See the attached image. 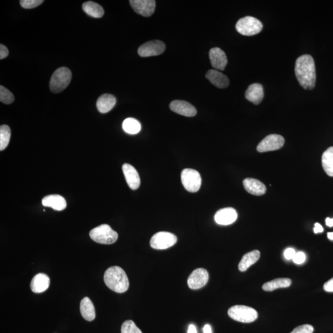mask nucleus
Segmentation results:
<instances>
[{
	"label": "nucleus",
	"instance_id": "obj_1",
	"mask_svg": "<svg viewBox=\"0 0 333 333\" xmlns=\"http://www.w3.org/2000/svg\"><path fill=\"white\" fill-rule=\"evenodd\" d=\"M295 74L302 88L310 90L314 88L316 82V70L314 60L311 56L302 55L297 59Z\"/></svg>",
	"mask_w": 333,
	"mask_h": 333
},
{
	"label": "nucleus",
	"instance_id": "obj_2",
	"mask_svg": "<svg viewBox=\"0 0 333 333\" xmlns=\"http://www.w3.org/2000/svg\"><path fill=\"white\" fill-rule=\"evenodd\" d=\"M104 281L106 286L117 293H125L129 288V281L125 271L118 266H114L106 270Z\"/></svg>",
	"mask_w": 333,
	"mask_h": 333
},
{
	"label": "nucleus",
	"instance_id": "obj_3",
	"mask_svg": "<svg viewBox=\"0 0 333 333\" xmlns=\"http://www.w3.org/2000/svg\"><path fill=\"white\" fill-rule=\"evenodd\" d=\"M72 79L71 70L61 67L55 71L50 82V88L53 93H59L68 87Z\"/></svg>",
	"mask_w": 333,
	"mask_h": 333
},
{
	"label": "nucleus",
	"instance_id": "obj_4",
	"mask_svg": "<svg viewBox=\"0 0 333 333\" xmlns=\"http://www.w3.org/2000/svg\"><path fill=\"white\" fill-rule=\"evenodd\" d=\"M89 236L94 242L103 245L113 244L118 239V234L117 232L106 224H103L91 229L89 232Z\"/></svg>",
	"mask_w": 333,
	"mask_h": 333
},
{
	"label": "nucleus",
	"instance_id": "obj_5",
	"mask_svg": "<svg viewBox=\"0 0 333 333\" xmlns=\"http://www.w3.org/2000/svg\"><path fill=\"white\" fill-rule=\"evenodd\" d=\"M228 314L233 320L245 323L253 322L258 317V313L253 308L241 305L229 308Z\"/></svg>",
	"mask_w": 333,
	"mask_h": 333
},
{
	"label": "nucleus",
	"instance_id": "obj_6",
	"mask_svg": "<svg viewBox=\"0 0 333 333\" xmlns=\"http://www.w3.org/2000/svg\"><path fill=\"white\" fill-rule=\"evenodd\" d=\"M263 25L258 19L251 16L240 19L236 24V29L240 34L253 36L262 31Z\"/></svg>",
	"mask_w": 333,
	"mask_h": 333
},
{
	"label": "nucleus",
	"instance_id": "obj_7",
	"mask_svg": "<svg viewBox=\"0 0 333 333\" xmlns=\"http://www.w3.org/2000/svg\"><path fill=\"white\" fill-rule=\"evenodd\" d=\"M181 180L184 188L191 193L198 192L202 183L200 173L192 169H185L181 172Z\"/></svg>",
	"mask_w": 333,
	"mask_h": 333
},
{
	"label": "nucleus",
	"instance_id": "obj_8",
	"mask_svg": "<svg viewBox=\"0 0 333 333\" xmlns=\"http://www.w3.org/2000/svg\"><path fill=\"white\" fill-rule=\"evenodd\" d=\"M177 242V237L175 234L169 232L161 231L151 237L150 245L155 250H163L172 247Z\"/></svg>",
	"mask_w": 333,
	"mask_h": 333
},
{
	"label": "nucleus",
	"instance_id": "obj_9",
	"mask_svg": "<svg viewBox=\"0 0 333 333\" xmlns=\"http://www.w3.org/2000/svg\"><path fill=\"white\" fill-rule=\"evenodd\" d=\"M284 139L281 135H270L262 139L257 146V150L259 153L268 152L281 149L283 147Z\"/></svg>",
	"mask_w": 333,
	"mask_h": 333
},
{
	"label": "nucleus",
	"instance_id": "obj_10",
	"mask_svg": "<svg viewBox=\"0 0 333 333\" xmlns=\"http://www.w3.org/2000/svg\"><path fill=\"white\" fill-rule=\"evenodd\" d=\"M166 50V45L160 40L148 41L142 44L138 50V55L141 57H155L163 53Z\"/></svg>",
	"mask_w": 333,
	"mask_h": 333
},
{
	"label": "nucleus",
	"instance_id": "obj_11",
	"mask_svg": "<svg viewBox=\"0 0 333 333\" xmlns=\"http://www.w3.org/2000/svg\"><path fill=\"white\" fill-rule=\"evenodd\" d=\"M209 273L204 268H197L193 271L187 278V285L190 289L199 290L208 283Z\"/></svg>",
	"mask_w": 333,
	"mask_h": 333
},
{
	"label": "nucleus",
	"instance_id": "obj_12",
	"mask_svg": "<svg viewBox=\"0 0 333 333\" xmlns=\"http://www.w3.org/2000/svg\"><path fill=\"white\" fill-rule=\"evenodd\" d=\"M130 4L135 12L144 17H150L155 13V0H131Z\"/></svg>",
	"mask_w": 333,
	"mask_h": 333
},
{
	"label": "nucleus",
	"instance_id": "obj_13",
	"mask_svg": "<svg viewBox=\"0 0 333 333\" xmlns=\"http://www.w3.org/2000/svg\"><path fill=\"white\" fill-rule=\"evenodd\" d=\"M170 109L174 113L186 117L195 116L197 114L195 106L185 101H173L170 104Z\"/></svg>",
	"mask_w": 333,
	"mask_h": 333
},
{
	"label": "nucleus",
	"instance_id": "obj_14",
	"mask_svg": "<svg viewBox=\"0 0 333 333\" xmlns=\"http://www.w3.org/2000/svg\"><path fill=\"white\" fill-rule=\"evenodd\" d=\"M237 218V212L232 208L220 209L214 216L215 222L221 225H231L236 220Z\"/></svg>",
	"mask_w": 333,
	"mask_h": 333
},
{
	"label": "nucleus",
	"instance_id": "obj_15",
	"mask_svg": "<svg viewBox=\"0 0 333 333\" xmlns=\"http://www.w3.org/2000/svg\"><path fill=\"white\" fill-rule=\"evenodd\" d=\"M209 58L212 66L215 69L223 71L228 64L225 53L219 47H214L210 50Z\"/></svg>",
	"mask_w": 333,
	"mask_h": 333
},
{
	"label": "nucleus",
	"instance_id": "obj_16",
	"mask_svg": "<svg viewBox=\"0 0 333 333\" xmlns=\"http://www.w3.org/2000/svg\"><path fill=\"white\" fill-rule=\"evenodd\" d=\"M122 170L126 181L130 188L133 190L138 189L140 185V178L135 168L130 164H124L122 166Z\"/></svg>",
	"mask_w": 333,
	"mask_h": 333
},
{
	"label": "nucleus",
	"instance_id": "obj_17",
	"mask_svg": "<svg viewBox=\"0 0 333 333\" xmlns=\"http://www.w3.org/2000/svg\"><path fill=\"white\" fill-rule=\"evenodd\" d=\"M264 88L259 83H253L249 86L246 91V99L254 105H259L264 99Z\"/></svg>",
	"mask_w": 333,
	"mask_h": 333
},
{
	"label": "nucleus",
	"instance_id": "obj_18",
	"mask_svg": "<svg viewBox=\"0 0 333 333\" xmlns=\"http://www.w3.org/2000/svg\"><path fill=\"white\" fill-rule=\"evenodd\" d=\"M50 279L44 273H38L32 279L30 288L33 293H41L45 292L49 288Z\"/></svg>",
	"mask_w": 333,
	"mask_h": 333
},
{
	"label": "nucleus",
	"instance_id": "obj_19",
	"mask_svg": "<svg viewBox=\"0 0 333 333\" xmlns=\"http://www.w3.org/2000/svg\"><path fill=\"white\" fill-rule=\"evenodd\" d=\"M245 188L250 194L255 196H262L267 191V187L261 181L256 179L248 178L243 181Z\"/></svg>",
	"mask_w": 333,
	"mask_h": 333
},
{
	"label": "nucleus",
	"instance_id": "obj_20",
	"mask_svg": "<svg viewBox=\"0 0 333 333\" xmlns=\"http://www.w3.org/2000/svg\"><path fill=\"white\" fill-rule=\"evenodd\" d=\"M42 204L58 211H63L67 207L65 199L58 195L46 196L42 200Z\"/></svg>",
	"mask_w": 333,
	"mask_h": 333
},
{
	"label": "nucleus",
	"instance_id": "obj_21",
	"mask_svg": "<svg viewBox=\"0 0 333 333\" xmlns=\"http://www.w3.org/2000/svg\"><path fill=\"white\" fill-rule=\"evenodd\" d=\"M206 77L217 88H225L229 85V80L227 76L217 70H209Z\"/></svg>",
	"mask_w": 333,
	"mask_h": 333
},
{
	"label": "nucleus",
	"instance_id": "obj_22",
	"mask_svg": "<svg viewBox=\"0 0 333 333\" xmlns=\"http://www.w3.org/2000/svg\"><path fill=\"white\" fill-rule=\"evenodd\" d=\"M116 104V99L113 95L104 94L100 97L97 102L98 110L101 113L105 114L110 112Z\"/></svg>",
	"mask_w": 333,
	"mask_h": 333
},
{
	"label": "nucleus",
	"instance_id": "obj_23",
	"mask_svg": "<svg viewBox=\"0 0 333 333\" xmlns=\"http://www.w3.org/2000/svg\"><path fill=\"white\" fill-rule=\"evenodd\" d=\"M80 309L81 314L86 321H93L96 317L94 305L88 297H85L81 301Z\"/></svg>",
	"mask_w": 333,
	"mask_h": 333
},
{
	"label": "nucleus",
	"instance_id": "obj_24",
	"mask_svg": "<svg viewBox=\"0 0 333 333\" xmlns=\"http://www.w3.org/2000/svg\"><path fill=\"white\" fill-rule=\"evenodd\" d=\"M260 256V253L258 250H254L246 254L241 260L239 265V270L241 271L247 270L251 265L258 261Z\"/></svg>",
	"mask_w": 333,
	"mask_h": 333
},
{
	"label": "nucleus",
	"instance_id": "obj_25",
	"mask_svg": "<svg viewBox=\"0 0 333 333\" xmlns=\"http://www.w3.org/2000/svg\"><path fill=\"white\" fill-rule=\"evenodd\" d=\"M83 10L86 14L94 18H102L105 11L102 7L93 2H86L82 5Z\"/></svg>",
	"mask_w": 333,
	"mask_h": 333
},
{
	"label": "nucleus",
	"instance_id": "obj_26",
	"mask_svg": "<svg viewBox=\"0 0 333 333\" xmlns=\"http://www.w3.org/2000/svg\"><path fill=\"white\" fill-rule=\"evenodd\" d=\"M292 283V279L290 278H276L266 282L262 286V289L265 292H273L279 288H288Z\"/></svg>",
	"mask_w": 333,
	"mask_h": 333
},
{
	"label": "nucleus",
	"instance_id": "obj_27",
	"mask_svg": "<svg viewBox=\"0 0 333 333\" xmlns=\"http://www.w3.org/2000/svg\"><path fill=\"white\" fill-rule=\"evenodd\" d=\"M321 161L324 172L329 177H333V147L324 151Z\"/></svg>",
	"mask_w": 333,
	"mask_h": 333
},
{
	"label": "nucleus",
	"instance_id": "obj_28",
	"mask_svg": "<svg viewBox=\"0 0 333 333\" xmlns=\"http://www.w3.org/2000/svg\"><path fill=\"white\" fill-rule=\"evenodd\" d=\"M123 129L126 133L130 134V135H135L138 133L141 129L140 122L134 118L126 119L122 124Z\"/></svg>",
	"mask_w": 333,
	"mask_h": 333
},
{
	"label": "nucleus",
	"instance_id": "obj_29",
	"mask_svg": "<svg viewBox=\"0 0 333 333\" xmlns=\"http://www.w3.org/2000/svg\"><path fill=\"white\" fill-rule=\"evenodd\" d=\"M11 129L7 125L0 127V150L4 151L7 148L11 138Z\"/></svg>",
	"mask_w": 333,
	"mask_h": 333
},
{
	"label": "nucleus",
	"instance_id": "obj_30",
	"mask_svg": "<svg viewBox=\"0 0 333 333\" xmlns=\"http://www.w3.org/2000/svg\"><path fill=\"white\" fill-rule=\"evenodd\" d=\"M15 101V97L10 90L4 86H0V102L6 105H10Z\"/></svg>",
	"mask_w": 333,
	"mask_h": 333
},
{
	"label": "nucleus",
	"instance_id": "obj_31",
	"mask_svg": "<svg viewBox=\"0 0 333 333\" xmlns=\"http://www.w3.org/2000/svg\"><path fill=\"white\" fill-rule=\"evenodd\" d=\"M121 333H142V332L132 320H127L122 324Z\"/></svg>",
	"mask_w": 333,
	"mask_h": 333
},
{
	"label": "nucleus",
	"instance_id": "obj_32",
	"mask_svg": "<svg viewBox=\"0 0 333 333\" xmlns=\"http://www.w3.org/2000/svg\"><path fill=\"white\" fill-rule=\"evenodd\" d=\"M43 2V0H21L20 4L24 9L29 10L38 7Z\"/></svg>",
	"mask_w": 333,
	"mask_h": 333
},
{
	"label": "nucleus",
	"instance_id": "obj_33",
	"mask_svg": "<svg viewBox=\"0 0 333 333\" xmlns=\"http://www.w3.org/2000/svg\"><path fill=\"white\" fill-rule=\"evenodd\" d=\"M313 327L310 324H303L297 327L291 333H313Z\"/></svg>",
	"mask_w": 333,
	"mask_h": 333
},
{
	"label": "nucleus",
	"instance_id": "obj_34",
	"mask_svg": "<svg viewBox=\"0 0 333 333\" xmlns=\"http://www.w3.org/2000/svg\"><path fill=\"white\" fill-rule=\"evenodd\" d=\"M306 256L303 252H298L296 253L295 257H293V262L296 264H302L306 261Z\"/></svg>",
	"mask_w": 333,
	"mask_h": 333
},
{
	"label": "nucleus",
	"instance_id": "obj_35",
	"mask_svg": "<svg viewBox=\"0 0 333 333\" xmlns=\"http://www.w3.org/2000/svg\"><path fill=\"white\" fill-rule=\"evenodd\" d=\"M8 55H9V50L7 49V47L5 46L4 44H0V60H4V59L8 57Z\"/></svg>",
	"mask_w": 333,
	"mask_h": 333
},
{
	"label": "nucleus",
	"instance_id": "obj_36",
	"mask_svg": "<svg viewBox=\"0 0 333 333\" xmlns=\"http://www.w3.org/2000/svg\"><path fill=\"white\" fill-rule=\"evenodd\" d=\"M296 251L293 248H288L285 250L284 256L287 260L293 259L296 254Z\"/></svg>",
	"mask_w": 333,
	"mask_h": 333
},
{
	"label": "nucleus",
	"instance_id": "obj_37",
	"mask_svg": "<svg viewBox=\"0 0 333 333\" xmlns=\"http://www.w3.org/2000/svg\"><path fill=\"white\" fill-rule=\"evenodd\" d=\"M323 289L326 292L333 293V278L324 283Z\"/></svg>",
	"mask_w": 333,
	"mask_h": 333
},
{
	"label": "nucleus",
	"instance_id": "obj_38",
	"mask_svg": "<svg viewBox=\"0 0 333 333\" xmlns=\"http://www.w3.org/2000/svg\"><path fill=\"white\" fill-rule=\"evenodd\" d=\"M314 233L317 234L319 233H322L323 231V228L322 227V226L320 225V223H316L315 224V228L314 229Z\"/></svg>",
	"mask_w": 333,
	"mask_h": 333
},
{
	"label": "nucleus",
	"instance_id": "obj_39",
	"mask_svg": "<svg viewBox=\"0 0 333 333\" xmlns=\"http://www.w3.org/2000/svg\"><path fill=\"white\" fill-rule=\"evenodd\" d=\"M187 333H197V328H196V327L193 324H190L189 326Z\"/></svg>",
	"mask_w": 333,
	"mask_h": 333
},
{
	"label": "nucleus",
	"instance_id": "obj_40",
	"mask_svg": "<svg viewBox=\"0 0 333 333\" xmlns=\"http://www.w3.org/2000/svg\"><path fill=\"white\" fill-rule=\"evenodd\" d=\"M204 333H212V329L209 324H206L203 328Z\"/></svg>",
	"mask_w": 333,
	"mask_h": 333
},
{
	"label": "nucleus",
	"instance_id": "obj_41",
	"mask_svg": "<svg viewBox=\"0 0 333 333\" xmlns=\"http://www.w3.org/2000/svg\"><path fill=\"white\" fill-rule=\"evenodd\" d=\"M326 225L329 226V227H332V226H333V218L332 219H330L329 217L326 218Z\"/></svg>",
	"mask_w": 333,
	"mask_h": 333
},
{
	"label": "nucleus",
	"instance_id": "obj_42",
	"mask_svg": "<svg viewBox=\"0 0 333 333\" xmlns=\"http://www.w3.org/2000/svg\"><path fill=\"white\" fill-rule=\"evenodd\" d=\"M328 237L329 240H333V232L328 233Z\"/></svg>",
	"mask_w": 333,
	"mask_h": 333
}]
</instances>
